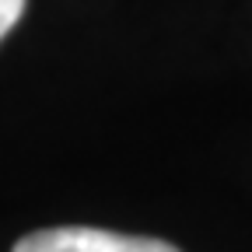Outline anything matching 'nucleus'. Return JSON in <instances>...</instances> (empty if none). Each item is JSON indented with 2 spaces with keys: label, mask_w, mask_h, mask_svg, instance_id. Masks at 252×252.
Listing matches in <instances>:
<instances>
[{
  "label": "nucleus",
  "mask_w": 252,
  "mask_h": 252,
  "mask_svg": "<svg viewBox=\"0 0 252 252\" xmlns=\"http://www.w3.org/2000/svg\"><path fill=\"white\" fill-rule=\"evenodd\" d=\"M14 252H179L161 238L116 235L105 228H46L25 235Z\"/></svg>",
  "instance_id": "1"
},
{
  "label": "nucleus",
  "mask_w": 252,
  "mask_h": 252,
  "mask_svg": "<svg viewBox=\"0 0 252 252\" xmlns=\"http://www.w3.org/2000/svg\"><path fill=\"white\" fill-rule=\"evenodd\" d=\"M21 11H25V0H0V39L18 25Z\"/></svg>",
  "instance_id": "2"
}]
</instances>
